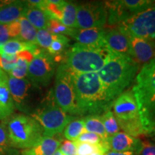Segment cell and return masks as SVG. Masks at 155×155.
Wrapping results in <instances>:
<instances>
[{
  "mask_svg": "<svg viewBox=\"0 0 155 155\" xmlns=\"http://www.w3.org/2000/svg\"><path fill=\"white\" fill-rule=\"evenodd\" d=\"M78 116L102 115L114 102L108 98L97 73H72Z\"/></svg>",
  "mask_w": 155,
  "mask_h": 155,
  "instance_id": "6da1fadb",
  "label": "cell"
},
{
  "mask_svg": "<svg viewBox=\"0 0 155 155\" xmlns=\"http://www.w3.org/2000/svg\"><path fill=\"white\" fill-rule=\"evenodd\" d=\"M139 63L132 57L111 51L105 65L97 72L108 98L114 102L133 82Z\"/></svg>",
  "mask_w": 155,
  "mask_h": 155,
  "instance_id": "7a4b0ae2",
  "label": "cell"
},
{
  "mask_svg": "<svg viewBox=\"0 0 155 155\" xmlns=\"http://www.w3.org/2000/svg\"><path fill=\"white\" fill-rule=\"evenodd\" d=\"M132 91L145 133L155 135V58L137 73Z\"/></svg>",
  "mask_w": 155,
  "mask_h": 155,
  "instance_id": "3957f363",
  "label": "cell"
},
{
  "mask_svg": "<svg viewBox=\"0 0 155 155\" xmlns=\"http://www.w3.org/2000/svg\"><path fill=\"white\" fill-rule=\"evenodd\" d=\"M106 46L75 43L64 55V63L74 73H97L102 68L110 55Z\"/></svg>",
  "mask_w": 155,
  "mask_h": 155,
  "instance_id": "277c9868",
  "label": "cell"
},
{
  "mask_svg": "<svg viewBox=\"0 0 155 155\" xmlns=\"http://www.w3.org/2000/svg\"><path fill=\"white\" fill-rule=\"evenodd\" d=\"M3 122L7 128L9 141L15 149H29L44 137L41 125L29 115L13 114Z\"/></svg>",
  "mask_w": 155,
  "mask_h": 155,
  "instance_id": "5b68a950",
  "label": "cell"
},
{
  "mask_svg": "<svg viewBox=\"0 0 155 155\" xmlns=\"http://www.w3.org/2000/svg\"><path fill=\"white\" fill-rule=\"evenodd\" d=\"M114 114L120 129L127 134L135 137L146 134L141 121L139 109L134 94L127 91L116 98L113 104Z\"/></svg>",
  "mask_w": 155,
  "mask_h": 155,
  "instance_id": "8992f818",
  "label": "cell"
},
{
  "mask_svg": "<svg viewBox=\"0 0 155 155\" xmlns=\"http://www.w3.org/2000/svg\"><path fill=\"white\" fill-rule=\"evenodd\" d=\"M30 116L34 118L41 125L43 129V137H53L63 132L75 116L65 113L56 104L53 96L42 106H39Z\"/></svg>",
  "mask_w": 155,
  "mask_h": 155,
  "instance_id": "52a82bcc",
  "label": "cell"
},
{
  "mask_svg": "<svg viewBox=\"0 0 155 155\" xmlns=\"http://www.w3.org/2000/svg\"><path fill=\"white\" fill-rule=\"evenodd\" d=\"M53 93L56 104L65 113L78 116L72 72L64 63L58 65L57 68Z\"/></svg>",
  "mask_w": 155,
  "mask_h": 155,
  "instance_id": "ba28073f",
  "label": "cell"
},
{
  "mask_svg": "<svg viewBox=\"0 0 155 155\" xmlns=\"http://www.w3.org/2000/svg\"><path fill=\"white\" fill-rule=\"evenodd\" d=\"M117 28L129 37L155 42V2L145 10L120 22Z\"/></svg>",
  "mask_w": 155,
  "mask_h": 155,
  "instance_id": "9c48e42d",
  "label": "cell"
},
{
  "mask_svg": "<svg viewBox=\"0 0 155 155\" xmlns=\"http://www.w3.org/2000/svg\"><path fill=\"white\" fill-rule=\"evenodd\" d=\"M8 86L15 107L30 116L35 111V96L40 87L31 83L28 78L18 79L8 75Z\"/></svg>",
  "mask_w": 155,
  "mask_h": 155,
  "instance_id": "30bf717a",
  "label": "cell"
},
{
  "mask_svg": "<svg viewBox=\"0 0 155 155\" xmlns=\"http://www.w3.org/2000/svg\"><path fill=\"white\" fill-rule=\"evenodd\" d=\"M56 64L54 58L46 50L42 49L29 64L28 79L34 85L48 86L55 73Z\"/></svg>",
  "mask_w": 155,
  "mask_h": 155,
  "instance_id": "8fae6325",
  "label": "cell"
},
{
  "mask_svg": "<svg viewBox=\"0 0 155 155\" xmlns=\"http://www.w3.org/2000/svg\"><path fill=\"white\" fill-rule=\"evenodd\" d=\"M107 22L105 4L101 2H89L78 4L77 29L104 28Z\"/></svg>",
  "mask_w": 155,
  "mask_h": 155,
  "instance_id": "7c38bea8",
  "label": "cell"
},
{
  "mask_svg": "<svg viewBox=\"0 0 155 155\" xmlns=\"http://www.w3.org/2000/svg\"><path fill=\"white\" fill-rule=\"evenodd\" d=\"M104 42L106 48L110 51L131 57L129 37L118 28L106 30L104 37Z\"/></svg>",
  "mask_w": 155,
  "mask_h": 155,
  "instance_id": "4fadbf2b",
  "label": "cell"
},
{
  "mask_svg": "<svg viewBox=\"0 0 155 155\" xmlns=\"http://www.w3.org/2000/svg\"><path fill=\"white\" fill-rule=\"evenodd\" d=\"M131 57L136 61L146 64L155 58V42L145 39L129 37Z\"/></svg>",
  "mask_w": 155,
  "mask_h": 155,
  "instance_id": "5bb4252c",
  "label": "cell"
},
{
  "mask_svg": "<svg viewBox=\"0 0 155 155\" xmlns=\"http://www.w3.org/2000/svg\"><path fill=\"white\" fill-rule=\"evenodd\" d=\"M140 139L135 138L124 132H118L107 139L109 150L113 152H138L141 145Z\"/></svg>",
  "mask_w": 155,
  "mask_h": 155,
  "instance_id": "9a60e30c",
  "label": "cell"
},
{
  "mask_svg": "<svg viewBox=\"0 0 155 155\" xmlns=\"http://www.w3.org/2000/svg\"><path fill=\"white\" fill-rule=\"evenodd\" d=\"M106 32V30L104 28L73 29L70 37L82 45L106 46L104 42Z\"/></svg>",
  "mask_w": 155,
  "mask_h": 155,
  "instance_id": "2e32d148",
  "label": "cell"
},
{
  "mask_svg": "<svg viewBox=\"0 0 155 155\" xmlns=\"http://www.w3.org/2000/svg\"><path fill=\"white\" fill-rule=\"evenodd\" d=\"M28 7L27 1L0 2V24L8 25L23 17Z\"/></svg>",
  "mask_w": 155,
  "mask_h": 155,
  "instance_id": "e0dca14e",
  "label": "cell"
},
{
  "mask_svg": "<svg viewBox=\"0 0 155 155\" xmlns=\"http://www.w3.org/2000/svg\"><path fill=\"white\" fill-rule=\"evenodd\" d=\"M15 110L8 86V74L0 68V121L12 116Z\"/></svg>",
  "mask_w": 155,
  "mask_h": 155,
  "instance_id": "ac0fdd59",
  "label": "cell"
},
{
  "mask_svg": "<svg viewBox=\"0 0 155 155\" xmlns=\"http://www.w3.org/2000/svg\"><path fill=\"white\" fill-rule=\"evenodd\" d=\"M63 139L59 135L44 137L36 145L22 151L19 155H53L59 149Z\"/></svg>",
  "mask_w": 155,
  "mask_h": 155,
  "instance_id": "d6986e66",
  "label": "cell"
},
{
  "mask_svg": "<svg viewBox=\"0 0 155 155\" xmlns=\"http://www.w3.org/2000/svg\"><path fill=\"white\" fill-rule=\"evenodd\" d=\"M42 50L36 44L21 41L18 39H12L2 46H0V55H16L24 50H30L35 57Z\"/></svg>",
  "mask_w": 155,
  "mask_h": 155,
  "instance_id": "ffe728a7",
  "label": "cell"
},
{
  "mask_svg": "<svg viewBox=\"0 0 155 155\" xmlns=\"http://www.w3.org/2000/svg\"><path fill=\"white\" fill-rule=\"evenodd\" d=\"M23 17L28 19L36 30H47L48 28L50 19L47 15L42 9L30 5L28 2Z\"/></svg>",
  "mask_w": 155,
  "mask_h": 155,
  "instance_id": "44dd1931",
  "label": "cell"
},
{
  "mask_svg": "<svg viewBox=\"0 0 155 155\" xmlns=\"http://www.w3.org/2000/svg\"><path fill=\"white\" fill-rule=\"evenodd\" d=\"M70 39L63 35H55L53 42L48 48L47 51L54 58L55 63L57 61H63V55L71 47L69 45Z\"/></svg>",
  "mask_w": 155,
  "mask_h": 155,
  "instance_id": "7402d4cb",
  "label": "cell"
},
{
  "mask_svg": "<svg viewBox=\"0 0 155 155\" xmlns=\"http://www.w3.org/2000/svg\"><path fill=\"white\" fill-rule=\"evenodd\" d=\"M78 4L72 2L63 1L62 3V12L63 16L61 20L62 24L68 28L77 29L76 15Z\"/></svg>",
  "mask_w": 155,
  "mask_h": 155,
  "instance_id": "603a6c76",
  "label": "cell"
},
{
  "mask_svg": "<svg viewBox=\"0 0 155 155\" xmlns=\"http://www.w3.org/2000/svg\"><path fill=\"white\" fill-rule=\"evenodd\" d=\"M83 120H84L86 131L96 134L99 135L103 139L107 141L108 137L106 132L100 115L86 116H85Z\"/></svg>",
  "mask_w": 155,
  "mask_h": 155,
  "instance_id": "cb8c5ba5",
  "label": "cell"
},
{
  "mask_svg": "<svg viewBox=\"0 0 155 155\" xmlns=\"http://www.w3.org/2000/svg\"><path fill=\"white\" fill-rule=\"evenodd\" d=\"M20 24V33L18 40L21 41L36 44V36L38 30L25 17L19 19Z\"/></svg>",
  "mask_w": 155,
  "mask_h": 155,
  "instance_id": "d4e9b609",
  "label": "cell"
},
{
  "mask_svg": "<svg viewBox=\"0 0 155 155\" xmlns=\"http://www.w3.org/2000/svg\"><path fill=\"white\" fill-rule=\"evenodd\" d=\"M84 132H86L84 120L83 119H75L65 128L63 135L67 140L74 141Z\"/></svg>",
  "mask_w": 155,
  "mask_h": 155,
  "instance_id": "484cf974",
  "label": "cell"
},
{
  "mask_svg": "<svg viewBox=\"0 0 155 155\" xmlns=\"http://www.w3.org/2000/svg\"><path fill=\"white\" fill-rule=\"evenodd\" d=\"M0 155H19L17 149L12 146L5 123H0Z\"/></svg>",
  "mask_w": 155,
  "mask_h": 155,
  "instance_id": "4316f807",
  "label": "cell"
},
{
  "mask_svg": "<svg viewBox=\"0 0 155 155\" xmlns=\"http://www.w3.org/2000/svg\"><path fill=\"white\" fill-rule=\"evenodd\" d=\"M101 118L103 124L105 128L106 132L108 137L119 132L120 127L119 123L111 110H109L101 115Z\"/></svg>",
  "mask_w": 155,
  "mask_h": 155,
  "instance_id": "83f0119b",
  "label": "cell"
},
{
  "mask_svg": "<svg viewBox=\"0 0 155 155\" xmlns=\"http://www.w3.org/2000/svg\"><path fill=\"white\" fill-rule=\"evenodd\" d=\"M77 145L76 155H91L95 152L106 154L109 150L108 143L105 144H91L88 143H80L75 141Z\"/></svg>",
  "mask_w": 155,
  "mask_h": 155,
  "instance_id": "f1b7e54d",
  "label": "cell"
},
{
  "mask_svg": "<svg viewBox=\"0 0 155 155\" xmlns=\"http://www.w3.org/2000/svg\"><path fill=\"white\" fill-rule=\"evenodd\" d=\"M124 5L131 16L138 14L151 7L155 1L150 0H122Z\"/></svg>",
  "mask_w": 155,
  "mask_h": 155,
  "instance_id": "f546056e",
  "label": "cell"
},
{
  "mask_svg": "<svg viewBox=\"0 0 155 155\" xmlns=\"http://www.w3.org/2000/svg\"><path fill=\"white\" fill-rule=\"evenodd\" d=\"M29 64H30V62L27 60L22 58L17 57L16 65L8 75L18 79L25 78V77L28 75Z\"/></svg>",
  "mask_w": 155,
  "mask_h": 155,
  "instance_id": "4dcf8cb0",
  "label": "cell"
},
{
  "mask_svg": "<svg viewBox=\"0 0 155 155\" xmlns=\"http://www.w3.org/2000/svg\"><path fill=\"white\" fill-rule=\"evenodd\" d=\"M54 38L55 35L52 34L48 30H39L37 32L36 45L43 50H48Z\"/></svg>",
  "mask_w": 155,
  "mask_h": 155,
  "instance_id": "1f68e13d",
  "label": "cell"
},
{
  "mask_svg": "<svg viewBox=\"0 0 155 155\" xmlns=\"http://www.w3.org/2000/svg\"><path fill=\"white\" fill-rule=\"evenodd\" d=\"M47 30L54 35H63L65 36H70L73 28H68L62 24L61 22L55 19H50L49 25Z\"/></svg>",
  "mask_w": 155,
  "mask_h": 155,
  "instance_id": "d6a6232c",
  "label": "cell"
},
{
  "mask_svg": "<svg viewBox=\"0 0 155 155\" xmlns=\"http://www.w3.org/2000/svg\"><path fill=\"white\" fill-rule=\"evenodd\" d=\"M74 141L80 143H88L91 144H107V141L103 139L99 135L91 132L83 133L80 137Z\"/></svg>",
  "mask_w": 155,
  "mask_h": 155,
  "instance_id": "836d02e7",
  "label": "cell"
},
{
  "mask_svg": "<svg viewBox=\"0 0 155 155\" xmlns=\"http://www.w3.org/2000/svg\"><path fill=\"white\" fill-rule=\"evenodd\" d=\"M17 57L16 55H0V68L7 74L12 71L16 65Z\"/></svg>",
  "mask_w": 155,
  "mask_h": 155,
  "instance_id": "e575fe53",
  "label": "cell"
},
{
  "mask_svg": "<svg viewBox=\"0 0 155 155\" xmlns=\"http://www.w3.org/2000/svg\"><path fill=\"white\" fill-rule=\"evenodd\" d=\"M59 150L65 155H76V143L70 140L63 141L59 147Z\"/></svg>",
  "mask_w": 155,
  "mask_h": 155,
  "instance_id": "d590c367",
  "label": "cell"
},
{
  "mask_svg": "<svg viewBox=\"0 0 155 155\" xmlns=\"http://www.w3.org/2000/svg\"><path fill=\"white\" fill-rule=\"evenodd\" d=\"M136 155H155V144L150 141L141 142V145Z\"/></svg>",
  "mask_w": 155,
  "mask_h": 155,
  "instance_id": "8d00e7d4",
  "label": "cell"
},
{
  "mask_svg": "<svg viewBox=\"0 0 155 155\" xmlns=\"http://www.w3.org/2000/svg\"><path fill=\"white\" fill-rule=\"evenodd\" d=\"M8 25V32L9 38L13 39H17L20 33V24L18 20L14 21V22L9 23Z\"/></svg>",
  "mask_w": 155,
  "mask_h": 155,
  "instance_id": "74e56055",
  "label": "cell"
},
{
  "mask_svg": "<svg viewBox=\"0 0 155 155\" xmlns=\"http://www.w3.org/2000/svg\"><path fill=\"white\" fill-rule=\"evenodd\" d=\"M9 40L8 25L0 24V46H2Z\"/></svg>",
  "mask_w": 155,
  "mask_h": 155,
  "instance_id": "f35d334b",
  "label": "cell"
},
{
  "mask_svg": "<svg viewBox=\"0 0 155 155\" xmlns=\"http://www.w3.org/2000/svg\"><path fill=\"white\" fill-rule=\"evenodd\" d=\"M104 155H136L134 152H113V151H108Z\"/></svg>",
  "mask_w": 155,
  "mask_h": 155,
  "instance_id": "ab89813d",
  "label": "cell"
},
{
  "mask_svg": "<svg viewBox=\"0 0 155 155\" xmlns=\"http://www.w3.org/2000/svg\"><path fill=\"white\" fill-rule=\"evenodd\" d=\"M53 155H65L64 154H63V153H62L61 151L59 150V149H58V150L56 151V152L54 153V154Z\"/></svg>",
  "mask_w": 155,
  "mask_h": 155,
  "instance_id": "60d3db41",
  "label": "cell"
}]
</instances>
